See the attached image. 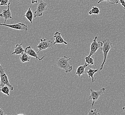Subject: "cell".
Segmentation results:
<instances>
[{"instance_id": "cell-27", "label": "cell", "mask_w": 125, "mask_h": 115, "mask_svg": "<svg viewBox=\"0 0 125 115\" xmlns=\"http://www.w3.org/2000/svg\"><path fill=\"white\" fill-rule=\"evenodd\" d=\"M18 0V1H20V0Z\"/></svg>"}, {"instance_id": "cell-4", "label": "cell", "mask_w": 125, "mask_h": 115, "mask_svg": "<svg viewBox=\"0 0 125 115\" xmlns=\"http://www.w3.org/2000/svg\"><path fill=\"white\" fill-rule=\"evenodd\" d=\"M40 43H39L38 45L37 46L36 48L38 49V51L37 53L39 54L41 50H45L47 49H52L53 46L55 45L53 41L52 40H49L47 39H43L41 38Z\"/></svg>"}, {"instance_id": "cell-2", "label": "cell", "mask_w": 125, "mask_h": 115, "mask_svg": "<svg viewBox=\"0 0 125 115\" xmlns=\"http://www.w3.org/2000/svg\"><path fill=\"white\" fill-rule=\"evenodd\" d=\"M102 42L103 43V45L101 50H102L103 52L104 59L103 62L102 63V64L100 67V70H102L103 69L104 65L105 64V62H106V58L107 57V55H108L109 52L111 50V48L113 47L112 43L111 42L110 39L109 38H107L105 40H102Z\"/></svg>"}, {"instance_id": "cell-15", "label": "cell", "mask_w": 125, "mask_h": 115, "mask_svg": "<svg viewBox=\"0 0 125 115\" xmlns=\"http://www.w3.org/2000/svg\"><path fill=\"white\" fill-rule=\"evenodd\" d=\"M24 17L29 20L31 24L33 23V18L34 17L33 12L31 8H29L26 13L24 14Z\"/></svg>"}, {"instance_id": "cell-21", "label": "cell", "mask_w": 125, "mask_h": 115, "mask_svg": "<svg viewBox=\"0 0 125 115\" xmlns=\"http://www.w3.org/2000/svg\"><path fill=\"white\" fill-rule=\"evenodd\" d=\"M88 115H100V113H99V111L97 109H89L88 111Z\"/></svg>"}, {"instance_id": "cell-14", "label": "cell", "mask_w": 125, "mask_h": 115, "mask_svg": "<svg viewBox=\"0 0 125 115\" xmlns=\"http://www.w3.org/2000/svg\"><path fill=\"white\" fill-rule=\"evenodd\" d=\"M98 70H99L98 69H92L91 68H89L88 70L87 71H86V73H87L88 74V77L92 78V82H94L95 81L96 77H94V74L95 73L98 72Z\"/></svg>"}, {"instance_id": "cell-23", "label": "cell", "mask_w": 125, "mask_h": 115, "mask_svg": "<svg viewBox=\"0 0 125 115\" xmlns=\"http://www.w3.org/2000/svg\"><path fill=\"white\" fill-rule=\"evenodd\" d=\"M119 3L123 7V9L125 10V0H119Z\"/></svg>"}, {"instance_id": "cell-5", "label": "cell", "mask_w": 125, "mask_h": 115, "mask_svg": "<svg viewBox=\"0 0 125 115\" xmlns=\"http://www.w3.org/2000/svg\"><path fill=\"white\" fill-rule=\"evenodd\" d=\"M105 90L106 89L105 88H103L98 91H95L92 89H90L91 94L89 96V99L92 101V108L94 106V103L99 99V97L104 94Z\"/></svg>"}, {"instance_id": "cell-12", "label": "cell", "mask_w": 125, "mask_h": 115, "mask_svg": "<svg viewBox=\"0 0 125 115\" xmlns=\"http://www.w3.org/2000/svg\"><path fill=\"white\" fill-rule=\"evenodd\" d=\"M89 65V64H88L87 63L85 62V63H84V65L79 66V67L77 68V69H76V72H75L76 74H77L79 77H81L82 75L84 74H85V73H86L85 69Z\"/></svg>"}, {"instance_id": "cell-18", "label": "cell", "mask_w": 125, "mask_h": 115, "mask_svg": "<svg viewBox=\"0 0 125 115\" xmlns=\"http://www.w3.org/2000/svg\"><path fill=\"white\" fill-rule=\"evenodd\" d=\"M10 87L7 86H5L1 87V88L0 89V91L2 92L3 94L7 95V96L10 95Z\"/></svg>"}, {"instance_id": "cell-6", "label": "cell", "mask_w": 125, "mask_h": 115, "mask_svg": "<svg viewBox=\"0 0 125 115\" xmlns=\"http://www.w3.org/2000/svg\"><path fill=\"white\" fill-rule=\"evenodd\" d=\"M98 38V36H95V38L94 39L93 41H92L91 46H90V51L88 56H92V55H94L95 54L97 51L99 49H102V47L103 45V43L102 41H97V39Z\"/></svg>"}, {"instance_id": "cell-24", "label": "cell", "mask_w": 125, "mask_h": 115, "mask_svg": "<svg viewBox=\"0 0 125 115\" xmlns=\"http://www.w3.org/2000/svg\"><path fill=\"white\" fill-rule=\"evenodd\" d=\"M0 115H5L4 111L1 108H0Z\"/></svg>"}, {"instance_id": "cell-8", "label": "cell", "mask_w": 125, "mask_h": 115, "mask_svg": "<svg viewBox=\"0 0 125 115\" xmlns=\"http://www.w3.org/2000/svg\"><path fill=\"white\" fill-rule=\"evenodd\" d=\"M0 25L1 26L7 27L11 29H14L16 30H24L25 31H29V28L28 26L22 23H18L15 24H6L0 23Z\"/></svg>"}, {"instance_id": "cell-28", "label": "cell", "mask_w": 125, "mask_h": 115, "mask_svg": "<svg viewBox=\"0 0 125 115\" xmlns=\"http://www.w3.org/2000/svg\"></svg>"}, {"instance_id": "cell-26", "label": "cell", "mask_w": 125, "mask_h": 115, "mask_svg": "<svg viewBox=\"0 0 125 115\" xmlns=\"http://www.w3.org/2000/svg\"><path fill=\"white\" fill-rule=\"evenodd\" d=\"M123 110L125 112V107H123Z\"/></svg>"}, {"instance_id": "cell-10", "label": "cell", "mask_w": 125, "mask_h": 115, "mask_svg": "<svg viewBox=\"0 0 125 115\" xmlns=\"http://www.w3.org/2000/svg\"><path fill=\"white\" fill-rule=\"evenodd\" d=\"M25 52L30 56H31L32 57L35 58L36 59H37L39 61H41L43 60V58L45 57V55L43 56L42 57L40 58L38 56V53L36 52V51L34 50L33 49L31 48V46H29L25 48Z\"/></svg>"}, {"instance_id": "cell-13", "label": "cell", "mask_w": 125, "mask_h": 115, "mask_svg": "<svg viewBox=\"0 0 125 115\" xmlns=\"http://www.w3.org/2000/svg\"><path fill=\"white\" fill-rule=\"evenodd\" d=\"M25 50H24L23 47H22V43H18L15 47L14 51L12 53V55H19L22 54L23 52H25Z\"/></svg>"}, {"instance_id": "cell-3", "label": "cell", "mask_w": 125, "mask_h": 115, "mask_svg": "<svg viewBox=\"0 0 125 115\" xmlns=\"http://www.w3.org/2000/svg\"><path fill=\"white\" fill-rule=\"evenodd\" d=\"M0 86L2 87L5 86H7L10 87L11 91L14 90V87L10 83L9 79L7 74L5 72V69L2 66L0 65Z\"/></svg>"}, {"instance_id": "cell-25", "label": "cell", "mask_w": 125, "mask_h": 115, "mask_svg": "<svg viewBox=\"0 0 125 115\" xmlns=\"http://www.w3.org/2000/svg\"><path fill=\"white\" fill-rule=\"evenodd\" d=\"M38 0H31V4H34L35 3H38Z\"/></svg>"}, {"instance_id": "cell-22", "label": "cell", "mask_w": 125, "mask_h": 115, "mask_svg": "<svg viewBox=\"0 0 125 115\" xmlns=\"http://www.w3.org/2000/svg\"><path fill=\"white\" fill-rule=\"evenodd\" d=\"M10 0H0V5L1 6H8Z\"/></svg>"}, {"instance_id": "cell-11", "label": "cell", "mask_w": 125, "mask_h": 115, "mask_svg": "<svg viewBox=\"0 0 125 115\" xmlns=\"http://www.w3.org/2000/svg\"><path fill=\"white\" fill-rule=\"evenodd\" d=\"M54 44H64L65 45H67L68 43L65 41L62 36L61 33L58 31H56L54 34Z\"/></svg>"}, {"instance_id": "cell-20", "label": "cell", "mask_w": 125, "mask_h": 115, "mask_svg": "<svg viewBox=\"0 0 125 115\" xmlns=\"http://www.w3.org/2000/svg\"><path fill=\"white\" fill-rule=\"evenodd\" d=\"M103 1H106L111 4H117L119 3V1L118 0H99L98 4H100Z\"/></svg>"}, {"instance_id": "cell-9", "label": "cell", "mask_w": 125, "mask_h": 115, "mask_svg": "<svg viewBox=\"0 0 125 115\" xmlns=\"http://www.w3.org/2000/svg\"><path fill=\"white\" fill-rule=\"evenodd\" d=\"M11 3L9 2L8 5V9L7 10H3L1 13L0 14V17L4 18L5 21L3 24H6L5 22L7 19H12V13L11 12L10 9V5Z\"/></svg>"}, {"instance_id": "cell-16", "label": "cell", "mask_w": 125, "mask_h": 115, "mask_svg": "<svg viewBox=\"0 0 125 115\" xmlns=\"http://www.w3.org/2000/svg\"><path fill=\"white\" fill-rule=\"evenodd\" d=\"M20 59L22 62H29L30 60V57L25 52L22 53L21 55L20 56Z\"/></svg>"}, {"instance_id": "cell-19", "label": "cell", "mask_w": 125, "mask_h": 115, "mask_svg": "<svg viewBox=\"0 0 125 115\" xmlns=\"http://www.w3.org/2000/svg\"><path fill=\"white\" fill-rule=\"evenodd\" d=\"M85 62L89 65H94V59L92 58L91 57V56H86L85 57Z\"/></svg>"}, {"instance_id": "cell-17", "label": "cell", "mask_w": 125, "mask_h": 115, "mask_svg": "<svg viewBox=\"0 0 125 115\" xmlns=\"http://www.w3.org/2000/svg\"><path fill=\"white\" fill-rule=\"evenodd\" d=\"M101 12L100 10L98 7H92V9L89 11L88 14L89 15H92L93 14L99 15Z\"/></svg>"}, {"instance_id": "cell-7", "label": "cell", "mask_w": 125, "mask_h": 115, "mask_svg": "<svg viewBox=\"0 0 125 115\" xmlns=\"http://www.w3.org/2000/svg\"><path fill=\"white\" fill-rule=\"evenodd\" d=\"M47 5V3L44 2L43 0H40L39 4L37 6L36 10L34 13V17H41L43 14V12L46 11Z\"/></svg>"}, {"instance_id": "cell-1", "label": "cell", "mask_w": 125, "mask_h": 115, "mask_svg": "<svg viewBox=\"0 0 125 115\" xmlns=\"http://www.w3.org/2000/svg\"><path fill=\"white\" fill-rule=\"evenodd\" d=\"M71 60V58H68L64 56L58 58L56 61V65L59 68L64 70L65 73H69L72 71L73 67L69 64V61Z\"/></svg>"}]
</instances>
